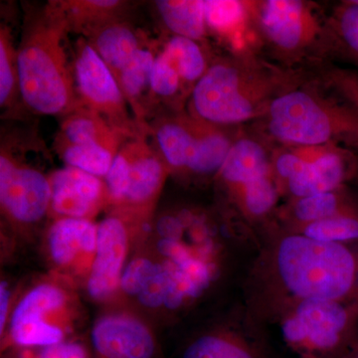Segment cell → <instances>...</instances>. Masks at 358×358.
<instances>
[{
    "instance_id": "2e32d148",
    "label": "cell",
    "mask_w": 358,
    "mask_h": 358,
    "mask_svg": "<svg viewBox=\"0 0 358 358\" xmlns=\"http://www.w3.org/2000/svg\"><path fill=\"white\" fill-rule=\"evenodd\" d=\"M98 225L89 219L57 218L47 234L52 261L59 268L90 274L96 251Z\"/></svg>"
},
{
    "instance_id": "1f68e13d",
    "label": "cell",
    "mask_w": 358,
    "mask_h": 358,
    "mask_svg": "<svg viewBox=\"0 0 358 358\" xmlns=\"http://www.w3.org/2000/svg\"><path fill=\"white\" fill-rule=\"evenodd\" d=\"M308 72L322 88L358 112V69L329 60L312 66Z\"/></svg>"
},
{
    "instance_id": "f35d334b",
    "label": "cell",
    "mask_w": 358,
    "mask_h": 358,
    "mask_svg": "<svg viewBox=\"0 0 358 358\" xmlns=\"http://www.w3.org/2000/svg\"><path fill=\"white\" fill-rule=\"evenodd\" d=\"M345 358H358V338L355 345H353L352 350L346 355Z\"/></svg>"
},
{
    "instance_id": "52a82bcc",
    "label": "cell",
    "mask_w": 358,
    "mask_h": 358,
    "mask_svg": "<svg viewBox=\"0 0 358 358\" xmlns=\"http://www.w3.org/2000/svg\"><path fill=\"white\" fill-rule=\"evenodd\" d=\"M270 320L301 358H345L358 338V301H299Z\"/></svg>"
},
{
    "instance_id": "484cf974",
    "label": "cell",
    "mask_w": 358,
    "mask_h": 358,
    "mask_svg": "<svg viewBox=\"0 0 358 358\" xmlns=\"http://www.w3.org/2000/svg\"><path fill=\"white\" fill-rule=\"evenodd\" d=\"M0 108L6 121L22 120L25 108L20 95L17 46L13 28L4 21L0 24Z\"/></svg>"
},
{
    "instance_id": "4dcf8cb0",
    "label": "cell",
    "mask_w": 358,
    "mask_h": 358,
    "mask_svg": "<svg viewBox=\"0 0 358 358\" xmlns=\"http://www.w3.org/2000/svg\"><path fill=\"white\" fill-rule=\"evenodd\" d=\"M162 49L178 70L186 91L192 94L195 85L208 69L209 62L203 47L195 40L173 35L164 44Z\"/></svg>"
},
{
    "instance_id": "7c38bea8",
    "label": "cell",
    "mask_w": 358,
    "mask_h": 358,
    "mask_svg": "<svg viewBox=\"0 0 358 358\" xmlns=\"http://www.w3.org/2000/svg\"><path fill=\"white\" fill-rule=\"evenodd\" d=\"M93 358H159L152 329L138 317L112 313L100 317L91 331Z\"/></svg>"
},
{
    "instance_id": "9a60e30c",
    "label": "cell",
    "mask_w": 358,
    "mask_h": 358,
    "mask_svg": "<svg viewBox=\"0 0 358 358\" xmlns=\"http://www.w3.org/2000/svg\"><path fill=\"white\" fill-rule=\"evenodd\" d=\"M150 134L134 138L129 185L124 201L115 208H121L141 217L148 218L171 171L162 159Z\"/></svg>"
},
{
    "instance_id": "277c9868",
    "label": "cell",
    "mask_w": 358,
    "mask_h": 358,
    "mask_svg": "<svg viewBox=\"0 0 358 358\" xmlns=\"http://www.w3.org/2000/svg\"><path fill=\"white\" fill-rule=\"evenodd\" d=\"M204 219L182 211L157 224L154 257L164 293V310L178 312L202 300L227 271L228 246Z\"/></svg>"
},
{
    "instance_id": "4fadbf2b",
    "label": "cell",
    "mask_w": 358,
    "mask_h": 358,
    "mask_svg": "<svg viewBox=\"0 0 358 358\" xmlns=\"http://www.w3.org/2000/svg\"><path fill=\"white\" fill-rule=\"evenodd\" d=\"M50 212L57 218L89 219L110 203L105 181L75 167L66 166L50 173Z\"/></svg>"
},
{
    "instance_id": "836d02e7",
    "label": "cell",
    "mask_w": 358,
    "mask_h": 358,
    "mask_svg": "<svg viewBox=\"0 0 358 358\" xmlns=\"http://www.w3.org/2000/svg\"><path fill=\"white\" fill-rule=\"evenodd\" d=\"M150 88L155 105L157 101L173 102L187 92L178 70L164 49L157 53L155 58L150 78Z\"/></svg>"
},
{
    "instance_id": "f1b7e54d",
    "label": "cell",
    "mask_w": 358,
    "mask_h": 358,
    "mask_svg": "<svg viewBox=\"0 0 358 358\" xmlns=\"http://www.w3.org/2000/svg\"><path fill=\"white\" fill-rule=\"evenodd\" d=\"M207 31L232 42L236 52L248 50L242 42L241 33L247 20L253 15V3L238 0H203Z\"/></svg>"
},
{
    "instance_id": "8992f818",
    "label": "cell",
    "mask_w": 358,
    "mask_h": 358,
    "mask_svg": "<svg viewBox=\"0 0 358 358\" xmlns=\"http://www.w3.org/2000/svg\"><path fill=\"white\" fill-rule=\"evenodd\" d=\"M8 122L0 141V205L9 222L31 227L51 209L50 173L37 164L49 154L36 129L22 120Z\"/></svg>"
},
{
    "instance_id": "d590c367",
    "label": "cell",
    "mask_w": 358,
    "mask_h": 358,
    "mask_svg": "<svg viewBox=\"0 0 358 358\" xmlns=\"http://www.w3.org/2000/svg\"><path fill=\"white\" fill-rule=\"evenodd\" d=\"M2 358H93L91 348L79 339H69L43 348H11Z\"/></svg>"
},
{
    "instance_id": "6da1fadb",
    "label": "cell",
    "mask_w": 358,
    "mask_h": 358,
    "mask_svg": "<svg viewBox=\"0 0 358 358\" xmlns=\"http://www.w3.org/2000/svg\"><path fill=\"white\" fill-rule=\"evenodd\" d=\"M260 243L244 284L256 322L305 300L358 301V245L327 243L287 229Z\"/></svg>"
},
{
    "instance_id": "8fae6325",
    "label": "cell",
    "mask_w": 358,
    "mask_h": 358,
    "mask_svg": "<svg viewBox=\"0 0 358 358\" xmlns=\"http://www.w3.org/2000/svg\"><path fill=\"white\" fill-rule=\"evenodd\" d=\"M127 219L124 212L115 209V214L98 224L96 256L87 281V289L94 300H108L121 288L129 247Z\"/></svg>"
},
{
    "instance_id": "83f0119b",
    "label": "cell",
    "mask_w": 358,
    "mask_h": 358,
    "mask_svg": "<svg viewBox=\"0 0 358 358\" xmlns=\"http://www.w3.org/2000/svg\"><path fill=\"white\" fill-rule=\"evenodd\" d=\"M282 194L281 187L273 173L254 179L228 193L237 210L250 224L266 220L275 212Z\"/></svg>"
},
{
    "instance_id": "e575fe53",
    "label": "cell",
    "mask_w": 358,
    "mask_h": 358,
    "mask_svg": "<svg viewBox=\"0 0 358 358\" xmlns=\"http://www.w3.org/2000/svg\"><path fill=\"white\" fill-rule=\"evenodd\" d=\"M134 152V138H129L115 155L107 176L103 178L109 194L110 204L119 206L129 189L131 162Z\"/></svg>"
},
{
    "instance_id": "f546056e",
    "label": "cell",
    "mask_w": 358,
    "mask_h": 358,
    "mask_svg": "<svg viewBox=\"0 0 358 358\" xmlns=\"http://www.w3.org/2000/svg\"><path fill=\"white\" fill-rule=\"evenodd\" d=\"M160 20L173 36L203 41L207 35L203 0H157Z\"/></svg>"
},
{
    "instance_id": "d4e9b609",
    "label": "cell",
    "mask_w": 358,
    "mask_h": 358,
    "mask_svg": "<svg viewBox=\"0 0 358 358\" xmlns=\"http://www.w3.org/2000/svg\"><path fill=\"white\" fill-rule=\"evenodd\" d=\"M331 59L358 69V0H345L327 15Z\"/></svg>"
},
{
    "instance_id": "8d00e7d4",
    "label": "cell",
    "mask_w": 358,
    "mask_h": 358,
    "mask_svg": "<svg viewBox=\"0 0 358 358\" xmlns=\"http://www.w3.org/2000/svg\"><path fill=\"white\" fill-rule=\"evenodd\" d=\"M11 292L6 282L0 285V333L3 334L4 327L8 317L9 305H10Z\"/></svg>"
},
{
    "instance_id": "44dd1931",
    "label": "cell",
    "mask_w": 358,
    "mask_h": 358,
    "mask_svg": "<svg viewBox=\"0 0 358 358\" xmlns=\"http://www.w3.org/2000/svg\"><path fill=\"white\" fill-rule=\"evenodd\" d=\"M157 55L155 45L148 41L117 77V82L136 122L147 131L148 119L152 117L155 109L150 78Z\"/></svg>"
},
{
    "instance_id": "7a4b0ae2",
    "label": "cell",
    "mask_w": 358,
    "mask_h": 358,
    "mask_svg": "<svg viewBox=\"0 0 358 358\" xmlns=\"http://www.w3.org/2000/svg\"><path fill=\"white\" fill-rule=\"evenodd\" d=\"M23 14L17 45L23 105L33 115L61 119L82 106L68 51L67 21L58 0L25 4Z\"/></svg>"
},
{
    "instance_id": "74e56055",
    "label": "cell",
    "mask_w": 358,
    "mask_h": 358,
    "mask_svg": "<svg viewBox=\"0 0 358 358\" xmlns=\"http://www.w3.org/2000/svg\"><path fill=\"white\" fill-rule=\"evenodd\" d=\"M353 150H355V152H357V171H355V178H353L352 182H350V186L353 188V189L355 190V192L358 194V147L353 148Z\"/></svg>"
},
{
    "instance_id": "30bf717a",
    "label": "cell",
    "mask_w": 358,
    "mask_h": 358,
    "mask_svg": "<svg viewBox=\"0 0 358 358\" xmlns=\"http://www.w3.org/2000/svg\"><path fill=\"white\" fill-rule=\"evenodd\" d=\"M69 296L57 284L43 282L30 289L14 308L4 350L11 348H43L71 338L72 329L63 324Z\"/></svg>"
},
{
    "instance_id": "cb8c5ba5",
    "label": "cell",
    "mask_w": 358,
    "mask_h": 358,
    "mask_svg": "<svg viewBox=\"0 0 358 358\" xmlns=\"http://www.w3.org/2000/svg\"><path fill=\"white\" fill-rule=\"evenodd\" d=\"M194 119V148L185 176L216 178L236 138L225 131L226 127L208 124L196 117Z\"/></svg>"
},
{
    "instance_id": "5bb4252c",
    "label": "cell",
    "mask_w": 358,
    "mask_h": 358,
    "mask_svg": "<svg viewBox=\"0 0 358 358\" xmlns=\"http://www.w3.org/2000/svg\"><path fill=\"white\" fill-rule=\"evenodd\" d=\"M357 167V155L345 145H331L308 162L282 187L292 199L334 192L350 185Z\"/></svg>"
},
{
    "instance_id": "d6986e66",
    "label": "cell",
    "mask_w": 358,
    "mask_h": 358,
    "mask_svg": "<svg viewBox=\"0 0 358 358\" xmlns=\"http://www.w3.org/2000/svg\"><path fill=\"white\" fill-rule=\"evenodd\" d=\"M95 49L115 78L148 40L127 16L99 26L83 37Z\"/></svg>"
},
{
    "instance_id": "9c48e42d",
    "label": "cell",
    "mask_w": 358,
    "mask_h": 358,
    "mask_svg": "<svg viewBox=\"0 0 358 358\" xmlns=\"http://www.w3.org/2000/svg\"><path fill=\"white\" fill-rule=\"evenodd\" d=\"M73 71L82 106L94 110L129 138L148 134L129 108L117 78L95 49L79 37L72 50Z\"/></svg>"
},
{
    "instance_id": "603a6c76",
    "label": "cell",
    "mask_w": 358,
    "mask_h": 358,
    "mask_svg": "<svg viewBox=\"0 0 358 358\" xmlns=\"http://www.w3.org/2000/svg\"><path fill=\"white\" fill-rule=\"evenodd\" d=\"M358 210V194L346 185L312 196L292 199L284 211L285 229L293 230L307 224Z\"/></svg>"
},
{
    "instance_id": "d6a6232c",
    "label": "cell",
    "mask_w": 358,
    "mask_h": 358,
    "mask_svg": "<svg viewBox=\"0 0 358 358\" xmlns=\"http://www.w3.org/2000/svg\"><path fill=\"white\" fill-rule=\"evenodd\" d=\"M54 150L66 166L75 167L98 178H105L119 150L107 145H53Z\"/></svg>"
},
{
    "instance_id": "ac0fdd59",
    "label": "cell",
    "mask_w": 358,
    "mask_h": 358,
    "mask_svg": "<svg viewBox=\"0 0 358 358\" xmlns=\"http://www.w3.org/2000/svg\"><path fill=\"white\" fill-rule=\"evenodd\" d=\"M148 134L171 173L185 174L195 143V119L180 110L148 122Z\"/></svg>"
},
{
    "instance_id": "e0dca14e",
    "label": "cell",
    "mask_w": 358,
    "mask_h": 358,
    "mask_svg": "<svg viewBox=\"0 0 358 358\" xmlns=\"http://www.w3.org/2000/svg\"><path fill=\"white\" fill-rule=\"evenodd\" d=\"M248 315L243 327L215 329L195 336L180 358H268L262 336Z\"/></svg>"
},
{
    "instance_id": "ffe728a7",
    "label": "cell",
    "mask_w": 358,
    "mask_h": 358,
    "mask_svg": "<svg viewBox=\"0 0 358 358\" xmlns=\"http://www.w3.org/2000/svg\"><path fill=\"white\" fill-rule=\"evenodd\" d=\"M273 152L260 138H236L222 167L216 176L229 193L245 183L273 173Z\"/></svg>"
},
{
    "instance_id": "3957f363",
    "label": "cell",
    "mask_w": 358,
    "mask_h": 358,
    "mask_svg": "<svg viewBox=\"0 0 358 358\" xmlns=\"http://www.w3.org/2000/svg\"><path fill=\"white\" fill-rule=\"evenodd\" d=\"M307 76L308 71L288 69L252 51L236 52L209 63L190 94L189 114L226 128L257 121L275 96Z\"/></svg>"
},
{
    "instance_id": "4316f807",
    "label": "cell",
    "mask_w": 358,
    "mask_h": 358,
    "mask_svg": "<svg viewBox=\"0 0 358 358\" xmlns=\"http://www.w3.org/2000/svg\"><path fill=\"white\" fill-rule=\"evenodd\" d=\"M70 32L85 37L110 20L124 17L131 2L122 0H58Z\"/></svg>"
},
{
    "instance_id": "7402d4cb",
    "label": "cell",
    "mask_w": 358,
    "mask_h": 358,
    "mask_svg": "<svg viewBox=\"0 0 358 358\" xmlns=\"http://www.w3.org/2000/svg\"><path fill=\"white\" fill-rule=\"evenodd\" d=\"M59 120L60 124L53 145L96 143L120 150L131 138L84 106H80Z\"/></svg>"
},
{
    "instance_id": "ba28073f",
    "label": "cell",
    "mask_w": 358,
    "mask_h": 358,
    "mask_svg": "<svg viewBox=\"0 0 358 358\" xmlns=\"http://www.w3.org/2000/svg\"><path fill=\"white\" fill-rule=\"evenodd\" d=\"M254 20L263 39L282 67L312 66L331 59L326 17L303 0L253 2Z\"/></svg>"
},
{
    "instance_id": "5b68a950",
    "label": "cell",
    "mask_w": 358,
    "mask_h": 358,
    "mask_svg": "<svg viewBox=\"0 0 358 358\" xmlns=\"http://www.w3.org/2000/svg\"><path fill=\"white\" fill-rule=\"evenodd\" d=\"M266 136L282 147H358V112L310 75L285 90L260 119Z\"/></svg>"
}]
</instances>
